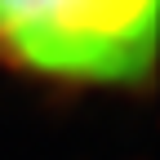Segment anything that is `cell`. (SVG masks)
I'll use <instances>...</instances> for the list:
<instances>
[{
  "instance_id": "cell-1",
  "label": "cell",
  "mask_w": 160,
  "mask_h": 160,
  "mask_svg": "<svg viewBox=\"0 0 160 160\" xmlns=\"http://www.w3.org/2000/svg\"><path fill=\"white\" fill-rule=\"evenodd\" d=\"M160 0H0V67L76 93H142L156 80Z\"/></svg>"
}]
</instances>
